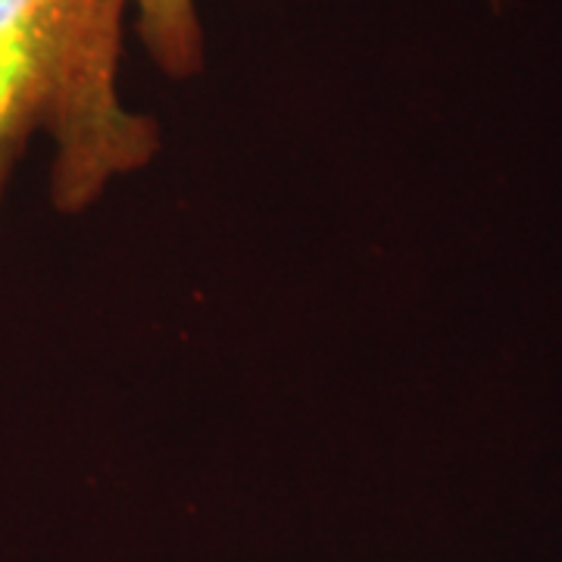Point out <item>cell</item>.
<instances>
[{
    "instance_id": "1",
    "label": "cell",
    "mask_w": 562,
    "mask_h": 562,
    "mask_svg": "<svg viewBox=\"0 0 562 562\" xmlns=\"http://www.w3.org/2000/svg\"><path fill=\"white\" fill-rule=\"evenodd\" d=\"M122 0H0V194L22 144L54 140V203L79 213L160 150L120 98Z\"/></svg>"
},
{
    "instance_id": "2",
    "label": "cell",
    "mask_w": 562,
    "mask_h": 562,
    "mask_svg": "<svg viewBox=\"0 0 562 562\" xmlns=\"http://www.w3.org/2000/svg\"><path fill=\"white\" fill-rule=\"evenodd\" d=\"M135 7L144 50L169 79H188L203 66V32L194 0H122Z\"/></svg>"
}]
</instances>
